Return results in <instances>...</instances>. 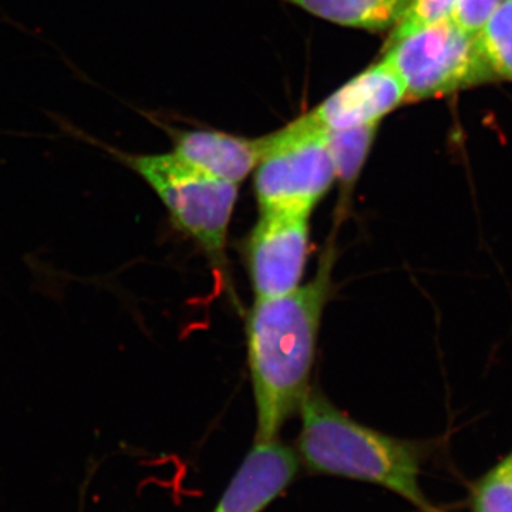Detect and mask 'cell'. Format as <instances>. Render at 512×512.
<instances>
[{
    "label": "cell",
    "instance_id": "ba28073f",
    "mask_svg": "<svg viewBox=\"0 0 512 512\" xmlns=\"http://www.w3.org/2000/svg\"><path fill=\"white\" fill-rule=\"evenodd\" d=\"M301 461L278 439L256 441L212 512H264L296 480Z\"/></svg>",
    "mask_w": 512,
    "mask_h": 512
},
{
    "label": "cell",
    "instance_id": "8fae6325",
    "mask_svg": "<svg viewBox=\"0 0 512 512\" xmlns=\"http://www.w3.org/2000/svg\"><path fill=\"white\" fill-rule=\"evenodd\" d=\"M377 130L379 124L326 130V140L336 168V183L340 187L338 217H345L350 207L353 190L375 143Z\"/></svg>",
    "mask_w": 512,
    "mask_h": 512
},
{
    "label": "cell",
    "instance_id": "5bb4252c",
    "mask_svg": "<svg viewBox=\"0 0 512 512\" xmlns=\"http://www.w3.org/2000/svg\"><path fill=\"white\" fill-rule=\"evenodd\" d=\"M456 2L457 0H413L402 22L393 29L386 46L437 20L447 18L453 12Z\"/></svg>",
    "mask_w": 512,
    "mask_h": 512
},
{
    "label": "cell",
    "instance_id": "8992f818",
    "mask_svg": "<svg viewBox=\"0 0 512 512\" xmlns=\"http://www.w3.org/2000/svg\"><path fill=\"white\" fill-rule=\"evenodd\" d=\"M311 212L259 211L245 242L255 299L274 298L302 285L311 252Z\"/></svg>",
    "mask_w": 512,
    "mask_h": 512
},
{
    "label": "cell",
    "instance_id": "277c9868",
    "mask_svg": "<svg viewBox=\"0 0 512 512\" xmlns=\"http://www.w3.org/2000/svg\"><path fill=\"white\" fill-rule=\"evenodd\" d=\"M336 183L326 130L311 114L262 137V156L254 171L259 211L315 210Z\"/></svg>",
    "mask_w": 512,
    "mask_h": 512
},
{
    "label": "cell",
    "instance_id": "4fadbf2b",
    "mask_svg": "<svg viewBox=\"0 0 512 512\" xmlns=\"http://www.w3.org/2000/svg\"><path fill=\"white\" fill-rule=\"evenodd\" d=\"M471 507L474 512H512V451L474 485Z\"/></svg>",
    "mask_w": 512,
    "mask_h": 512
},
{
    "label": "cell",
    "instance_id": "7c38bea8",
    "mask_svg": "<svg viewBox=\"0 0 512 512\" xmlns=\"http://www.w3.org/2000/svg\"><path fill=\"white\" fill-rule=\"evenodd\" d=\"M478 40L495 80L512 82V0H503L495 9Z\"/></svg>",
    "mask_w": 512,
    "mask_h": 512
},
{
    "label": "cell",
    "instance_id": "9a60e30c",
    "mask_svg": "<svg viewBox=\"0 0 512 512\" xmlns=\"http://www.w3.org/2000/svg\"><path fill=\"white\" fill-rule=\"evenodd\" d=\"M503 0H457L450 18L467 32L478 33Z\"/></svg>",
    "mask_w": 512,
    "mask_h": 512
},
{
    "label": "cell",
    "instance_id": "2e32d148",
    "mask_svg": "<svg viewBox=\"0 0 512 512\" xmlns=\"http://www.w3.org/2000/svg\"><path fill=\"white\" fill-rule=\"evenodd\" d=\"M430 512H444V511L437 510V508L433 507V510H431Z\"/></svg>",
    "mask_w": 512,
    "mask_h": 512
},
{
    "label": "cell",
    "instance_id": "5b68a950",
    "mask_svg": "<svg viewBox=\"0 0 512 512\" xmlns=\"http://www.w3.org/2000/svg\"><path fill=\"white\" fill-rule=\"evenodd\" d=\"M383 57L406 84V101L437 99L495 80L478 33L450 16L384 46Z\"/></svg>",
    "mask_w": 512,
    "mask_h": 512
},
{
    "label": "cell",
    "instance_id": "52a82bcc",
    "mask_svg": "<svg viewBox=\"0 0 512 512\" xmlns=\"http://www.w3.org/2000/svg\"><path fill=\"white\" fill-rule=\"evenodd\" d=\"M407 99L406 84L384 57L323 100L311 116L325 130L379 124Z\"/></svg>",
    "mask_w": 512,
    "mask_h": 512
},
{
    "label": "cell",
    "instance_id": "30bf717a",
    "mask_svg": "<svg viewBox=\"0 0 512 512\" xmlns=\"http://www.w3.org/2000/svg\"><path fill=\"white\" fill-rule=\"evenodd\" d=\"M311 15L345 28L367 32L394 29L413 0H285Z\"/></svg>",
    "mask_w": 512,
    "mask_h": 512
},
{
    "label": "cell",
    "instance_id": "9c48e42d",
    "mask_svg": "<svg viewBox=\"0 0 512 512\" xmlns=\"http://www.w3.org/2000/svg\"><path fill=\"white\" fill-rule=\"evenodd\" d=\"M173 153L198 170L241 184L254 173L262 156V137L232 136L215 130L177 131Z\"/></svg>",
    "mask_w": 512,
    "mask_h": 512
},
{
    "label": "cell",
    "instance_id": "7a4b0ae2",
    "mask_svg": "<svg viewBox=\"0 0 512 512\" xmlns=\"http://www.w3.org/2000/svg\"><path fill=\"white\" fill-rule=\"evenodd\" d=\"M299 414L295 450L309 473L379 485L421 512L433 510L420 485L429 444L372 429L342 412L318 389L309 390Z\"/></svg>",
    "mask_w": 512,
    "mask_h": 512
},
{
    "label": "cell",
    "instance_id": "6da1fadb",
    "mask_svg": "<svg viewBox=\"0 0 512 512\" xmlns=\"http://www.w3.org/2000/svg\"><path fill=\"white\" fill-rule=\"evenodd\" d=\"M311 281L274 298L255 299L247 322L248 365L256 410V441L278 439L309 393L320 323L332 295L335 241Z\"/></svg>",
    "mask_w": 512,
    "mask_h": 512
},
{
    "label": "cell",
    "instance_id": "3957f363",
    "mask_svg": "<svg viewBox=\"0 0 512 512\" xmlns=\"http://www.w3.org/2000/svg\"><path fill=\"white\" fill-rule=\"evenodd\" d=\"M110 151L150 185L174 227L191 238L215 268L221 269L238 201V185L198 170L175 153L127 154L111 148Z\"/></svg>",
    "mask_w": 512,
    "mask_h": 512
}]
</instances>
